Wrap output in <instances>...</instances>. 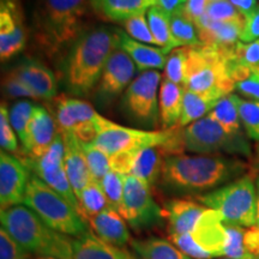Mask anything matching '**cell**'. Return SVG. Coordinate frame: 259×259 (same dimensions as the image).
Segmentation results:
<instances>
[{
  "instance_id": "1",
  "label": "cell",
  "mask_w": 259,
  "mask_h": 259,
  "mask_svg": "<svg viewBox=\"0 0 259 259\" xmlns=\"http://www.w3.org/2000/svg\"><path fill=\"white\" fill-rule=\"evenodd\" d=\"M248 164L225 155H171L164 158L160 178L166 192L204 194L241 178Z\"/></svg>"
},
{
  "instance_id": "2",
  "label": "cell",
  "mask_w": 259,
  "mask_h": 259,
  "mask_svg": "<svg viewBox=\"0 0 259 259\" xmlns=\"http://www.w3.org/2000/svg\"><path fill=\"white\" fill-rule=\"evenodd\" d=\"M116 48L114 29L94 28L73 42L64 61V84L74 95L95 89L109 57Z\"/></svg>"
},
{
  "instance_id": "3",
  "label": "cell",
  "mask_w": 259,
  "mask_h": 259,
  "mask_svg": "<svg viewBox=\"0 0 259 259\" xmlns=\"http://www.w3.org/2000/svg\"><path fill=\"white\" fill-rule=\"evenodd\" d=\"M89 0H37L32 16L34 40L48 57L80 36Z\"/></svg>"
},
{
  "instance_id": "4",
  "label": "cell",
  "mask_w": 259,
  "mask_h": 259,
  "mask_svg": "<svg viewBox=\"0 0 259 259\" xmlns=\"http://www.w3.org/2000/svg\"><path fill=\"white\" fill-rule=\"evenodd\" d=\"M4 228L29 253L37 257L73 259L72 239L47 226L30 208L16 205L0 212Z\"/></svg>"
},
{
  "instance_id": "5",
  "label": "cell",
  "mask_w": 259,
  "mask_h": 259,
  "mask_svg": "<svg viewBox=\"0 0 259 259\" xmlns=\"http://www.w3.org/2000/svg\"><path fill=\"white\" fill-rule=\"evenodd\" d=\"M196 200L221 213L226 225L251 228L257 223V189L252 174L196 196Z\"/></svg>"
},
{
  "instance_id": "6",
  "label": "cell",
  "mask_w": 259,
  "mask_h": 259,
  "mask_svg": "<svg viewBox=\"0 0 259 259\" xmlns=\"http://www.w3.org/2000/svg\"><path fill=\"white\" fill-rule=\"evenodd\" d=\"M23 203L47 226L61 234L77 238L89 231L80 212L36 176L30 178Z\"/></svg>"
},
{
  "instance_id": "7",
  "label": "cell",
  "mask_w": 259,
  "mask_h": 259,
  "mask_svg": "<svg viewBox=\"0 0 259 259\" xmlns=\"http://www.w3.org/2000/svg\"><path fill=\"white\" fill-rule=\"evenodd\" d=\"M232 53H225L208 46L190 48L184 88L219 99L232 94L234 83L229 78L226 66L227 57Z\"/></svg>"
},
{
  "instance_id": "8",
  "label": "cell",
  "mask_w": 259,
  "mask_h": 259,
  "mask_svg": "<svg viewBox=\"0 0 259 259\" xmlns=\"http://www.w3.org/2000/svg\"><path fill=\"white\" fill-rule=\"evenodd\" d=\"M183 141L186 151L199 155H221L250 158V142L244 134H228L219 122L208 115L187 125L183 130Z\"/></svg>"
},
{
  "instance_id": "9",
  "label": "cell",
  "mask_w": 259,
  "mask_h": 259,
  "mask_svg": "<svg viewBox=\"0 0 259 259\" xmlns=\"http://www.w3.org/2000/svg\"><path fill=\"white\" fill-rule=\"evenodd\" d=\"M226 240L225 223L221 213L206 209L189 234L171 236L170 241L193 259L222 257Z\"/></svg>"
},
{
  "instance_id": "10",
  "label": "cell",
  "mask_w": 259,
  "mask_h": 259,
  "mask_svg": "<svg viewBox=\"0 0 259 259\" xmlns=\"http://www.w3.org/2000/svg\"><path fill=\"white\" fill-rule=\"evenodd\" d=\"M161 73L148 70L136 77L122 96V109L131 120L144 127H156L160 118L158 85Z\"/></svg>"
},
{
  "instance_id": "11",
  "label": "cell",
  "mask_w": 259,
  "mask_h": 259,
  "mask_svg": "<svg viewBox=\"0 0 259 259\" xmlns=\"http://www.w3.org/2000/svg\"><path fill=\"white\" fill-rule=\"evenodd\" d=\"M178 131L177 126L164 131H142L120 126L109 120L105 128L97 135L93 144L112 156L126 150L139 151L150 147L163 148L169 144Z\"/></svg>"
},
{
  "instance_id": "12",
  "label": "cell",
  "mask_w": 259,
  "mask_h": 259,
  "mask_svg": "<svg viewBox=\"0 0 259 259\" xmlns=\"http://www.w3.org/2000/svg\"><path fill=\"white\" fill-rule=\"evenodd\" d=\"M120 215L135 231L162 225L164 212L154 199L150 186L134 176H125Z\"/></svg>"
},
{
  "instance_id": "13",
  "label": "cell",
  "mask_w": 259,
  "mask_h": 259,
  "mask_svg": "<svg viewBox=\"0 0 259 259\" xmlns=\"http://www.w3.org/2000/svg\"><path fill=\"white\" fill-rule=\"evenodd\" d=\"M19 160L29 168V170L34 173V176L45 181L51 189L59 193L82 215L79 202L74 194L65 169V144L63 135L58 134L53 144L41 157L31 158L24 156Z\"/></svg>"
},
{
  "instance_id": "14",
  "label": "cell",
  "mask_w": 259,
  "mask_h": 259,
  "mask_svg": "<svg viewBox=\"0 0 259 259\" xmlns=\"http://www.w3.org/2000/svg\"><path fill=\"white\" fill-rule=\"evenodd\" d=\"M136 69L137 66L128 54L116 47L107 61L101 78L95 87L97 101L106 105L125 93L130 84L134 82Z\"/></svg>"
},
{
  "instance_id": "15",
  "label": "cell",
  "mask_w": 259,
  "mask_h": 259,
  "mask_svg": "<svg viewBox=\"0 0 259 259\" xmlns=\"http://www.w3.org/2000/svg\"><path fill=\"white\" fill-rule=\"evenodd\" d=\"M28 30L19 0L0 3V58L9 60L27 46Z\"/></svg>"
},
{
  "instance_id": "16",
  "label": "cell",
  "mask_w": 259,
  "mask_h": 259,
  "mask_svg": "<svg viewBox=\"0 0 259 259\" xmlns=\"http://www.w3.org/2000/svg\"><path fill=\"white\" fill-rule=\"evenodd\" d=\"M31 174L29 168L19 160L5 151L0 154V206L6 210L21 205Z\"/></svg>"
},
{
  "instance_id": "17",
  "label": "cell",
  "mask_w": 259,
  "mask_h": 259,
  "mask_svg": "<svg viewBox=\"0 0 259 259\" xmlns=\"http://www.w3.org/2000/svg\"><path fill=\"white\" fill-rule=\"evenodd\" d=\"M58 134L59 131H58L56 119L45 107L35 106L29 122L27 136L22 143L24 156L31 158L41 157L53 144Z\"/></svg>"
},
{
  "instance_id": "18",
  "label": "cell",
  "mask_w": 259,
  "mask_h": 259,
  "mask_svg": "<svg viewBox=\"0 0 259 259\" xmlns=\"http://www.w3.org/2000/svg\"><path fill=\"white\" fill-rule=\"evenodd\" d=\"M56 122L59 134L73 132L80 126L97 122L102 118L92 105L83 100L59 95L54 99Z\"/></svg>"
},
{
  "instance_id": "19",
  "label": "cell",
  "mask_w": 259,
  "mask_h": 259,
  "mask_svg": "<svg viewBox=\"0 0 259 259\" xmlns=\"http://www.w3.org/2000/svg\"><path fill=\"white\" fill-rule=\"evenodd\" d=\"M245 21V18H244ZM244 21L218 22L206 15H203L196 23L199 31V38L203 46L216 48V50L231 53L240 40V34Z\"/></svg>"
},
{
  "instance_id": "20",
  "label": "cell",
  "mask_w": 259,
  "mask_h": 259,
  "mask_svg": "<svg viewBox=\"0 0 259 259\" xmlns=\"http://www.w3.org/2000/svg\"><path fill=\"white\" fill-rule=\"evenodd\" d=\"M114 37L116 47L128 54L138 70H160L166 67L167 54L169 53L163 48L149 46L136 41L120 29H114Z\"/></svg>"
},
{
  "instance_id": "21",
  "label": "cell",
  "mask_w": 259,
  "mask_h": 259,
  "mask_svg": "<svg viewBox=\"0 0 259 259\" xmlns=\"http://www.w3.org/2000/svg\"><path fill=\"white\" fill-rule=\"evenodd\" d=\"M14 72L31 90L37 100H54L58 94V83L54 73L46 65L36 60H25Z\"/></svg>"
},
{
  "instance_id": "22",
  "label": "cell",
  "mask_w": 259,
  "mask_h": 259,
  "mask_svg": "<svg viewBox=\"0 0 259 259\" xmlns=\"http://www.w3.org/2000/svg\"><path fill=\"white\" fill-rule=\"evenodd\" d=\"M206 209L203 204L191 199L169 200L166 204V218L170 238L192 232Z\"/></svg>"
},
{
  "instance_id": "23",
  "label": "cell",
  "mask_w": 259,
  "mask_h": 259,
  "mask_svg": "<svg viewBox=\"0 0 259 259\" xmlns=\"http://www.w3.org/2000/svg\"><path fill=\"white\" fill-rule=\"evenodd\" d=\"M61 135L65 144V169L74 194L78 199L80 192L92 180V176L79 139L72 132Z\"/></svg>"
},
{
  "instance_id": "24",
  "label": "cell",
  "mask_w": 259,
  "mask_h": 259,
  "mask_svg": "<svg viewBox=\"0 0 259 259\" xmlns=\"http://www.w3.org/2000/svg\"><path fill=\"white\" fill-rule=\"evenodd\" d=\"M92 231L101 240L118 248H125L131 236L124 218L113 209H107L88 220Z\"/></svg>"
},
{
  "instance_id": "25",
  "label": "cell",
  "mask_w": 259,
  "mask_h": 259,
  "mask_svg": "<svg viewBox=\"0 0 259 259\" xmlns=\"http://www.w3.org/2000/svg\"><path fill=\"white\" fill-rule=\"evenodd\" d=\"M155 5L156 0H89V6L100 18L115 23L145 15Z\"/></svg>"
},
{
  "instance_id": "26",
  "label": "cell",
  "mask_w": 259,
  "mask_h": 259,
  "mask_svg": "<svg viewBox=\"0 0 259 259\" xmlns=\"http://www.w3.org/2000/svg\"><path fill=\"white\" fill-rule=\"evenodd\" d=\"M185 88L180 84L170 82L166 77L162 78L160 95V120L164 130L171 128L178 125L184 106Z\"/></svg>"
},
{
  "instance_id": "27",
  "label": "cell",
  "mask_w": 259,
  "mask_h": 259,
  "mask_svg": "<svg viewBox=\"0 0 259 259\" xmlns=\"http://www.w3.org/2000/svg\"><path fill=\"white\" fill-rule=\"evenodd\" d=\"M226 66L229 78L234 83V90L246 100L259 101V66L241 64L233 53L227 57Z\"/></svg>"
},
{
  "instance_id": "28",
  "label": "cell",
  "mask_w": 259,
  "mask_h": 259,
  "mask_svg": "<svg viewBox=\"0 0 259 259\" xmlns=\"http://www.w3.org/2000/svg\"><path fill=\"white\" fill-rule=\"evenodd\" d=\"M122 250L101 240L93 231L72 239L73 259H121Z\"/></svg>"
},
{
  "instance_id": "29",
  "label": "cell",
  "mask_w": 259,
  "mask_h": 259,
  "mask_svg": "<svg viewBox=\"0 0 259 259\" xmlns=\"http://www.w3.org/2000/svg\"><path fill=\"white\" fill-rule=\"evenodd\" d=\"M130 245L135 259H193L171 241L156 236L131 240Z\"/></svg>"
},
{
  "instance_id": "30",
  "label": "cell",
  "mask_w": 259,
  "mask_h": 259,
  "mask_svg": "<svg viewBox=\"0 0 259 259\" xmlns=\"http://www.w3.org/2000/svg\"><path fill=\"white\" fill-rule=\"evenodd\" d=\"M164 154L160 147H150L139 150L136 155L134 167L130 176L144 181L148 186H154L160 180Z\"/></svg>"
},
{
  "instance_id": "31",
  "label": "cell",
  "mask_w": 259,
  "mask_h": 259,
  "mask_svg": "<svg viewBox=\"0 0 259 259\" xmlns=\"http://www.w3.org/2000/svg\"><path fill=\"white\" fill-rule=\"evenodd\" d=\"M221 99L211 95H203V94H197L185 89V95H184V106L181 118L178 122V127H184V126L192 124V122L199 120L211 112V109L218 105Z\"/></svg>"
},
{
  "instance_id": "32",
  "label": "cell",
  "mask_w": 259,
  "mask_h": 259,
  "mask_svg": "<svg viewBox=\"0 0 259 259\" xmlns=\"http://www.w3.org/2000/svg\"><path fill=\"white\" fill-rule=\"evenodd\" d=\"M148 23L157 42V46L163 48L168 53L180 47V44L174 38L171 32L170 15H168L163 9L158 5L149 9Z\"/></svg>"
},
{
  "instance_id": "33",
  "label": "cell",
  "mask_w": 259,
  "mask_h": 259,
  "mask_svg": "<svg viewBox=\"0 0 259 259\" xmlns=\"http://www.w3.org/2000/svg\"><path fill=\"white\" fill-rule=\"evenodd\" d=\"M208 116L219 122L228 134H244L241 131L242 124L240 115H239L238 105H236V94H229V95L222 97L218 105L211 109Z\"/></svg>"
},
{
  "instance_id": "34",
  "label": "cell",
  "mask_w": 259,
  "mask_h": 259,
  "mask_svg": "<svg viewBox=\"0 0 259 259\" xmlns=\"http://www.w3.org/2000/svg\"><path fill=\"white\" fill-rule=\"evenodd\" d=\"M78 202L82 216L85 221H88L90 218L97 215V213L109 209L108 200H107L101 183L94 179L90 180V183L80 192Z\"/></svg>"
},
{
  "instance_id": "35",
  "label": "cell",
  "mask_w": 259,
  "mask_h": 259,
  "mask_svg": "<svg viewBox=\"0 0 259 259\" xmlns=\"http://www.w3.org/2000/svg\"><path fill=\"white\" fill-rule=\"evenodd\" d=\"M170 28L174 38L179 42L180 46L190 48L203 46L196 23L183 11L170 16Z\"/></svg>"
},
{
  "instance_id": "36",
  "label": "cell",
  "mask_w": 259,
  "mask_h": 259,
  "mask_svg": "<svg viewBox=\"0 0 259 259\" xmlns=\"http://www.w3.org/2000/svg\"><path fill=\"white\" fill-rule=\"evenodd\" d=\"M80 145H82L83 153L85 155L92 179L101 183L106 174L111 170V157L101 149L97 148L95 144L80 142Z\"/></svg>"
},
{
  "instance_id": "37",
  "label": "cell",
  "mask_w": 259,
  "mask_h": 259,
  "mask_svg": "<svg viewBox=\"0 0 259 259\" xmlns=\"http://www.w3.org/2000/svg\"><path fill=\"white\" fill-rule=\"evenodd\" d=\"M236 105L247 137L259 142V101H251L236 95Z\"/></svg>"
},
{
  "instance_id": "38",
  "label": "cell",
  "mask_w": 259,
  "mask_h": 259,
  "mask_svg": "<svg viewBox=\"0 0 259 259\" xmlns=\"http://www.w3.org/2000/svg\"><path fill=\"white\" fill-rule=\"evenodd\" d=\"M226 240L223 255L229 258H248L253 255L248 252L245 245V232L242 227L226 225Z\"/></svg>"
},
{
  "instance_id": "39",
  "label": "cell",
  "mask_w": 259,
  "mask_h": 259,
  "mask_svg": "<svg viewBox=\"0 0 259 259\" xmlns=\"http://www.w3.org/2000/svg\"><path fill=\"white\" fill-rule=\"evenodd\" d=\"M101 186L105 191L109 208L120 212L122 197H124L125 176L111 169L101 180Z\"/></svg>"
},
{
  "instance_id": "40",
  "label": "cell",
  "mask_w": 259,
  "mask_h": 259,
  "mask_svg": "<svg viewBox=\"0 0 259 259\" xmlns=\"http://www.w3.org/2000/svg\"><path fill=\"white\" fill-rule=\"evenodd\" d=\"M35 106L31 101L28 100H21V101L16 102L11 107L10 111V121L14 130L17 134L21 143H23L27 131L29 127V122H30L32 112H34Z\"/></svg>"
},
{
  "instance_id": "41",
  "label": "cell",
  "mask_w": 259,
  "mask_h": 259,
  "mask_svg": "<svg viewBox=\"0 0 259 259\" xmlns=\"http://www.w3.org/2000/svg\"><path fill=\"white\" fill-rule=\"evenodd\" d=\"M190 47H179L169 52L164 67V77L170 82L183 85Z\"/></svg>"
},
{
  "instance_id": "42",
  "label": "cell",
  "mask_w": 259,
  "mask_h": 259,
  "mask_svg": "<svg viewBox=\"0 0 259 259\" xmlns=\"http://www.w3.org/2000/svg\"><path fill=\"white\" fill-rule=\"evenodd\" d=\"M122 25H124L126 34L134 40L145 45H157L144 15L130 18L127 21H125Z\"/></svg>"
},
{
  "instance_id": "43",
  "label": "cell",
  "mask_w": 259,
  "mask_h": 259,
  "mask_svg": "<svg viewBox=\"0 0 259 259\" xmlns=\"http://www.w3.org/2000/svg\"><path fill=\"white\" fill-rule=\"evenodd\" d=\"M205 15L213 21L233 22L244 21V16L236 10L229 0H215L210 2L206 6Z\"/></svg>"
},
{
  "instance_id": "44",
  "label": "cell",
  "mask_w": 259,
  "mask_h": 259,
  "mask_svg": "<svg viewBox=\"0 0 259 259\" xmlns=\"http://www.w3.org/2000/svg\"><path fill=\"white\" fill-rule=\"evenodd\" d=\"M0 145L3 151L15 153L18 150L17 136L10 121V112L4 103L0 107Z\"/></svg>"
},
{
  "instance_id": "45",
  "label": "cell",
  "mask_w": 259,
  "mask_h": 259,
  "mask_svg": "<svg viewBox=\"0 0 259 259\" xmlns=\"http://www.w3.org/2000/svg\"><path fill=\"white\" fill-rule=\"evenodd\" d=\"M31 253L25 250L5 231L0 229V259H29Z\"/></svg>"
},
{
  "instance_id": "46",
  "label": "cell",
  "mask_w": 259,
  "mask_h": 259,
  "mask_svg": "<svg viewBox=\"0 0 259 259\" xmlns=\"http://www.w3.org/2000/svg\"><path fill=\"white\" fill-rule=\"evenodd\" d=\"M233 57L241 64L248 66H259V40L250 44L239 41L233 51Z\"/></svg>"
},
{
  "instance_id": "47",
  "label": "cell",
  "mask_w": 259,
  "mask_h": 259,
  "mask_svg": "<svg viewBox=\"0 0 259 259\" xmlns=\"http://www.w3.org/2000/svg\"><path fill=\"white\" fill-rule=\"evenodd\" d=\"M3 88H4L6 95L11 97V99H15V97H29V99L37 100L36 96L22 82L21 78L14 71L6 74L5 78L3 79Z\"/></svg>"
},
{
  "instance_id": "48",
  "label": "cell",
  "mask_w": 259,
  "mask_h": 259,
  "mask_svg": "<svg viewBox=\"0 0 259 259\" xmlns=\"http://www.w3.org/2000/svg\"><path fill=\"white\" fill-rule=\"evenodd\" d=\"M137 153L138 151L135 150H126L109 156L111 157V169L122 174V176H130Z\"/></svg>"
},
{
  "instance_id": "49",
  "label": "cell",
  "mask_w": 259,
  "mask_h": 259,
  "mask_svg": "<svg viewBox=\"0 0 259 259\" xmlns=\"http://www.w3.org/2000/svg\"><path fill=\"white\" fill-rule=\"evenodd\" d=\"M255 40H259V5L245 17L240 34V41L244 44H250Z\"/></svg>"
},
{
  "instance_id": "50",
  "label": "cell",
  "mask_w": 259,
  "mask_h": 259,
  "mask_svg": "<svg viewBox=\"0 0 259 259\" xmlns=\"http://www.w3.org/2000/svg\"><path fill=\"white\" fill-rule=\"evenodd\" d=\"M209 3V0H187L183 9V12L190 19L196 22L203 15H205L206 6H208Z\"/></svg>"
},
{
  "instance_id": "51",
  "label": "cell",
  "mask_w": 259,
  "mask_h": 259,
  "mask_svg": "<svg viewBox=\"0 0 259 259\" xmlns=\"http://www.w3.org/2000/svg\"><path fill=\"white\" fill-rule=\"evenodd\" d=\"M245 245L250 253L259 255V226H253L246 229Z\"/></svg>"
},
{
  "instance_id": "52",
  "label": "cell",
  "mask_w": 259,
  "mask_h": 259,
  "mask_svg": "<svg viewBox=\"0 0 259 259\" xmlns=\"http://www.w3.org/2000/svg\"><path fill=\"white\" fill-rule=\"evenodd\" d=\"M186 2L187 0H157V5L171 16L183 11Z\"/></svg>"
},
{
  "instance_id": "53",
  "label": "cell",
  "mask_w": 259,
  "mask_h": 259,
  "mask_svg": "<svg viewBox=\"0 0 259 259\" xmlns=\"http://www.w3.org/2000/svg\"><path fill=\"white\" fill-rule=\"evenodd\" d=\"M229 2L232 3L233 6H234L244 17L250 15L252 11H254L255 8L258 6V0H229Z\"/></svg>"
},
{
  "instance_id": "54",
  "label": "cell",
  "mask_w": 259,
  "mask_h": 259,
  "mask_svg": "<svg viewBox=\"0 0 259 259\" xmlns=\"http://www.w3.org/2000/svg\"><path fill=\"white\" fill-rule=\"evenodd\" d=\"M255 189H257V223L255 226H259V174L255 178Z\"/></svg>"
},
{
  "instance_id": "55",
  "label": "cell",
  "mask_w": 259,
  "mask_h": 259,
  "mask_svg": "<svg viewBox=\"0 0 259 259\" xmlns=\"http://www.w3.org/2000/svg\"><path fill=\"white\" fill-rule=\"evenodd\" d=\"M254 167L259 169V142L255 147V161H254Z\"/></svg>"
},
{
  "instance_id": "56",
  "label": "cell",
  "mask_w": 259,
  "mask_h": 259,
  "mask_svg": "<svg viewBox=\"0 0 259 259\" xmlns=\"http://www.w3.org/2000/svg\"><path fill=\"white\" fill-rule=\"evenodd\" d=\"M121 259H135V257H134V254H131V253H128L127 251L125 250H122V255H121Z\"/></svg>"
},
{
  "instance_id": "57",
  "label": "cell",
  "mask_w": 259,
  "mask_h": 259,
  "mask_svg": "<svg viewBox=\"0 0 259 259\" xmlns=\"http://www.w3.org/2000/svg\"><path fill=\"white\" fill-rule=\"evenodd\" d=\"M219 259H259V255H251V257L248 258H229V257H225V258H219Z\"/></svg>"
},
{
  "instance_id": "58",
  "label": "cell",
  "mask_w": 259,
  "mask_h": 259,
  "mask_svg": "<svg viewBox=\"0 0 259 259\" xmlns=\"http://www.w3.org/2000/svg\"><path fill=\"white\" fill-rule=\"evenodd\" d=\"M36 259H57V258H51V257H37Z\"/></svg>"
},
{
  "instance_id": "59",
  "label": "cell",
  "mask_w": 259,
  "mask_h": 259,
  "mask_svg": "<svg viewBox=\"0 0 259 259\" xmlns=\"http://www.w3.org/2000/svg\"><path fill=\"white\" fill-rule=\"evenodd\" d=\"M209 2H215V0H209Z\"/></svg>"
},
{
  "instance_id": "60",
  "label": "cell",
  "mask_w": 259,
  "mask_h": 259,
  "mask_svg": "<svg viewBox=\"0 0 259 259\" xmlns=\"http://www.w3.org/2000/svg\"><path fill=\"white\" fill-rule=\"evenodd\" d=\"M156 2H157V0H156Z\"/></svg>"
}]
</instances>
